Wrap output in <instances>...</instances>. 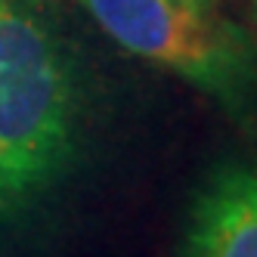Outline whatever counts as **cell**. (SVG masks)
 Here are the masks:
<instances>
[{
	"label": "cell",
	"instance_id": "cell-1",
	"mask_svg": "<svg viewBox=\"0 0 257 257\" xmlns=\"http://www.w3.org/2000/svg\"><path fill=\"white\" fill-rule=\"evenodd\" d=\"M99 71L59 0H0V229L28 226L81 174Z\"/></svg>",
	"mask_w": 257,
	"mask_h": 257
},
{
	"label": "cell",
	"instance_id": "cell-4",
	"mask_svg": "<svg viewBox=\"0 0 257 257\" xmlns=\"http://www.w3.org/2000/svg\"><path fill=\"white\" fill-rule=\"evenodd\" d=\"M248 13H251V22H254V44H257V0H248Z\"/></svg>",
	"mask_w": 257,
	"mask_h": 257
},
{
	"label": "cell",
	"instance_id": "cell-3",
	"mask_svg": "<svg viewBox=\"0 0 257 257\" xmlns=\"http://www.w3.org/2000/svg\"><path fill=\"white\" fill-rule=\"evenodd\" d=\"M180 257H257V158H226L189 201Z\"/></svg>",
	"mask_w": 257,
	"mask_h": 257
},
{
	"label": "cell",
	"instance_id": "cell-5",
	"mask_svg": "<svg viewBox=\"0 0 257 257\" xmlns=\"http://www.w3.org/2000/svg\"><path fill=\"white\" fill-rule=\"evenodd\" d=\"M195 7H205V10H214L217 7V0H192Z\"/></svg>",
	"mask_w": 257,
	"mask_h": 257
},
{
	"label": "cell",
	"instance_id": "cell-2",
	"mask_svg": "<svg viewBox=\"0 0 257 257\" xmlns=\"http://www.w3.org/2000/svg\"><path fill=\"white\" fill-rule=\"evenodd\" d=\"M112 44L161 65L257 131V44L251 31L192 0H68Z\"/></svg>",
	"mask_w": 257,
	"mask_h": 257
}]
</instances>
